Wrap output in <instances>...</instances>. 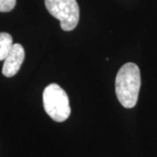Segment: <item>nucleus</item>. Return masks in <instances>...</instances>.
<instances>
[{"label":"nucleus","mask_w":157,"mask_h":157,"mask_svg":"<svg viewBox=\"0 0 157 157\" xmlns=\"http://www.w3.org/2000/svg\"><path fill=\"white\" fill-rule=\"evenodd\" d=\"M45 5L51 15L59 20L62 30L70 32L77 26L79 8L76 0H45Z\"/></svg>","instance_id":"7ed1b4c3"},{"label":"nucleus","mask_w":157,"mask_h":157,"mask_svg":"<svg viewBox=\"0 0 157 157\" xmlns=\"http://www.w3.org/2000/svg\"><path fill=\"white\" fill-rule=\"evenodd\" d=\"M25 59V50L20 44H14L9 54L4 60L2 73L8 78L16 75Z\"/></svg>","instance_id":"20e7f679"},{"label":"nucleus","mask_w":157,"mask_h":157,"mask_svg":"<svg viewBox=\"0 0 157 157\" xmlns=\"http://www.w3.org/2000/svg\"><path fill=\"white\" fill-rule=\"evenodd\" d=\"M140 73L135 63H127L118 71L115 93L120 103L126 108H133L138 101L140 88Z\"/></svg>","instance_id":"f257e3e1"},{"label":"nucleus","mask_w":157,"mask_h":157,"mask_svg":"<svg viewBox=\"0 0 157 157\" xmlns=\"http://www.w3.org/2000/svg\"><path fill=\"white\" fill-rule=\"evenodd\" d=\"M43 106L45 113L57 122L65 121L71 113L67 93L55 83L48 85L44 90Z\"/></svg>","instance_id":"f03ea898"},{"label":"nucleus","mask_w":157,"mask_h":157,"mask_svg":"<svg viewBox=\"0 0 157 157\" xmlns=\"http://www.w3.org/2000/svg\"><path fill=\"white\" fill-rule=\"evenodd\" d=\"M16 6V0H0V11H11Z\"/></svg>","instance_id":"423d86ee"},{"label":"nucleus","mask_w":157,"mask_h":157,"mask_svg":"<svg viewBox=\"0 0 157 157\" xmlns=\"http://www.w3.org/2000/svg\"><path fill=\"white\" fill-rule=\"evenodd\" d=\"M12 37L7 33H0V60H5L13 46Z\"/></svg>","instance_id":"39448f33"}]
</instances>
